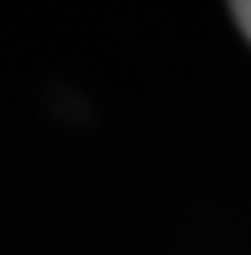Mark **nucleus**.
Returning <instances> with one entry per match:
<instances>
[{
	"mask_svg": "<svg viewBox=\"0 0 251 255\" xmlns=\"http://www.w3.org/2000/svg\"><path fill=\"white\" fill-rule=\"evenodd\" d=\"M233 19L240 23V30L251 38V0H240V4H233Z\"/></svg>",
	"mask_w": 251,
	"mask_h": 255,
	"instance_id": "1",
	"label": "nucleus"
}]
</instances>
